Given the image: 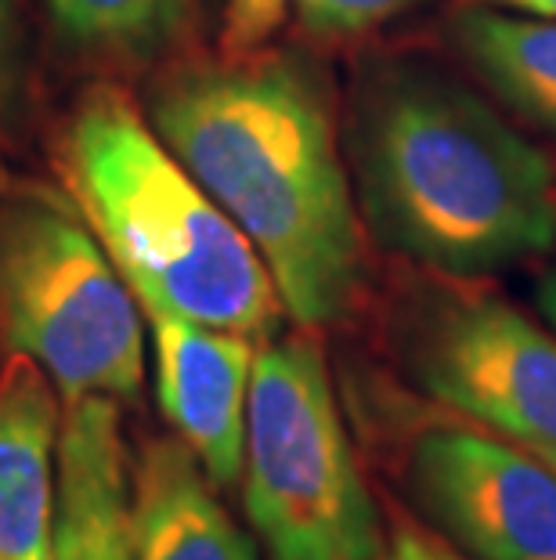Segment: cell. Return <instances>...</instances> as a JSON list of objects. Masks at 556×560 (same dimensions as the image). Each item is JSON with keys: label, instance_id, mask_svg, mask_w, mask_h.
I'll return each instance as SVG.
<instances>
[{"label": "cell", "instance_id": "cell-1", "mask_svg": "<svg viewBox=\"0 0 556 560\" xmlns=\"http://www.w3.org/2000/svg\"><path fill=\"white\" fill-rule=\"evenodd\" d=\"M163 138L271 271L300 329L340 326L365 285L362 213L318 73L289 55H228L167 77Z\"/></svg>", "mask_w": 556, "mask_h": 560}, {"label": "cell", "instance_id": "cell-2", "mask_svg": "<svg viewBox=\"0 0 556 560\" xmlns=\"http://www.w3.org/2000/svg\"><path fill=\"white\" fill-rule=\"evenodd\" d=\"M347 163L372 240L434 276L484 279L556 246L553 160L423 58L362 73Z\"/></svg>", "mask_w": 556, "mask_h": 560}, {"label": "cell", "instance_id": "cell-3", "mask_svg": "<svg viewBox=\"0 0 556 560\" xmlns=\"http://www.w3.org/2000/svg\"><path fill=\"white\" fill-rule=\"evenodd\" d=\"M69 182L141 307L271 340L286 315L271 271L120 91H94L66 135Z\"/></svg>", "mask_w": 556, "mask_h": 560}, {"label": "cell", "instance_id": "cell-4", "mask_svg": "<svg viewBox=\"0 0 556 560\" xmlns=\"http://www.w3.org/2000/svg\"><path fill=\"white\" fill-rule=\"evenodd\" d=\"M242 503L268 560H376L387 546L326 354L307 332L253 359Z\"/></svg>", "mask_w": 556, "mask_h": 560}, {"label": "cell", "instance_id": "cell-5", "mask_svg": "<svg viewBox=\"0 0 556 560\" xmlns=\"http://www.w3.org/2000/svg\"><path fill=\"white\" fill-rule=\"evenodd\" d=\"M0 337L44 369L62 401L141 390L138 296L76 210L40 188L0 202Z\"/></svg>", "mask_w": 556, "mask_h": 560}, {"label": "cell", "instance_id": "cell-6", "mask_svg": "<svg viewBox=\"0 0 556 560\" xmlns=\"http://www.w3.org/2000/svg\"><path fill=\"white\" fill-rule=\"evenodd\" d=\"M434 276L394 312L409 384L524 448H556V332L506 296Z\"/></svg>", "mask_w": 556, "mask_h": 560}, {"label": "cell", "instance_id": "cell-7", "mask_svg": "<svg viewBox=\"0 0 556 560\" xmlns=\"http://www.w3.org/2000/svg\"><path fill=\"white\" fill-rule=\"evenodd\" d=\"M405 488L470 560H556V470L510 438L423 427L405 452Z\"/></svg>", "mask_w": 556, "mask_h": 560}, {"label": "cell", "instance_id": "cell-8", "mask_svg": "<svg viewBox=\"0 0 556 560\" xmlns=\"http://www.w3.org/2000/svg\"><path fill=\"white\" fill-rule=\"evenodd\" d=\"M152 329L156 398L177 438L196 452L210 481H242L246 405L257 348L239 332H224L181 315L141 307Z\"/></svg>", "mask_w": 556, "mask_h": 560}, {"label": "cell", "instance_id": "cell-9", "mask_svg": "<svg viewBox=\"0 0 556 560\" xmlns=\"http://www.w3.org/2000/svg\"><path fill=\"white\" fill-rule=\"evenodd\" d=\"M62 409L44 369L11 354L0 365V560L55 553Z\"/></svg>", "mask_w": 556, "mask_h": 560}, {"label": "cell", "instance_id": "cell-10", "mask_svg": "<svg viewBox=\"0 0 556 560\" xmlns=\"http://www.w3.org/2000/svg\"><path fill=\"white\" fill-rule=\"evenodd\" d=\"M58 560H134L130 553V478L120 409L91 395L66 401L58 434L55 495Z\"/></svg>", "mask_w": 556, "mask_h": 560}, {"label": "cell", "instance_id": "cell-11", "mask_svg": "<svg viewBox=\"0 0 556 560\" xmlns=\"http://www.w3.org/2000/svg\"><path fill=\"white\" fill-rule=\"evenodd\" d=\"M134 560H257L214 481L181 438L145 445L130 474Z\"/></svg>", "mask_w": 556, "mask_h": 560}, {"label": "cell", "instance_id": "cell-12", "mask_svg": "<svg viewBox=\"0 0 556 560\" xmlns=\"http://www.w3.org/2000/svg\"><path fill=\"white\" fill-rule=\"evenodd\" d=\"M459 51L528 124L556 135V19L470 8L452 22Z\"/></svg>", "mask_w": 556, "mask_h": 560}, {"label": "cell", "instance_id": "cell-13", "mask_svg": "<svg viewBox=\"0 0 556 560\" xmlns=\"http://www.w3.org/2000/svg\"><path fill=\"white\" fill-rule=\"evenodd\" d=\"M199 0H47L55 30L94 51L145 55L170 44Z\"/></svg>", "mask_w": 556, "mask_h": 560}, {"label": "cell", "instance_id": "cell-14", "mask_svg": "<svg viewBox=\"0 0 556 560\" xmlns=\"http://www.w3.org/2000/svg\"><path fill=\"white\" fill-rule=\"evenodd\" d=\"M409 4L412 0H228L224 47L232 55L253 51L286 22L289 11L315 37L347 40L401 15Z\"/></svg>", "mask_w": 556, "mask_h": 560}, {"label": "cell", "instance_id": "cell-15", "mask_svg": "<svg viewBox=\"0 0 556 560\" xmlns=\"http://www.w3.org/2000/svg\"><path fill=\"white\" fill-rule=\"evenodd\" d=\"M376 560H470V557L459 553L445 539H437V535L416 528V524H398L390 532L383 553Z\"/></svg>", "mask_w": 556, "mask_h": 560}, {"label": "cell", "instance_id": "cell-16", "mask_svg": "<svg viewBox=\"0 0 556 560\" xmlns=\"http://www.w3.org/2000/svg\"><path fill=\"white\" fill-rule=\"evenodd\" d=\"M535 304H539L542 322L556 332V260H549V265L542 268V276L535 279Z\"/></svg>", "mask_w": 556, "mask_h": 560}, {"label": "cell", "instance_id": "cell-17", "mask_svg": "<svg viewBox=\"0 0 556 560\" xmlns=\"http://www.w3.org/2000/svg\"><path fill=\"white\" fill-rule=\"evenodd\" d=\"M484 8L513 11V15H535V19H556V0H481Z\"/></svg>", "mask_w": 556, "mask_h": 560}, {"label": "cell", "instance_id": "cell-18", "mask_svg": "<svg viewBox=\"0 0 556 560\" xmlns=\"http://www.w3.org/2000/svg\"><path fill=\"white\" fill-rule=\"evenodd\" d=\"M8 62H11V4L0 0V94L8 88Z\"/></svg>", "mask_w": 556, "mask_h": 560}, {"label": "cell", "instance_id": "cell-19", "mask_svg": "<svg viewBox=\"0 0 556 560\" xmlns=\"http://www.w3.org/2000/svg\"><path fill=\"white\" fill-rule=\"evenodd\" d=\"M531 452H535V456H539V459H546V463H549V467L556 470V448H531Z\"/></svg>", "mask_w": 556, "mask_h": 560}, {"label": "cell", "instance_id": "cell-20", "mask_svg": "<svg viewBox=\"0 0 556 560\" xmlns=\"http://www.w3.org/2000/svg\"><path fill=\"white\" fill-rule=\"evenodd\" d=\"M47 560H58V557H55V553H51V557H47Z\"/></svg>", "mask_w": 556, "mask_h": 560}]
</instances>
